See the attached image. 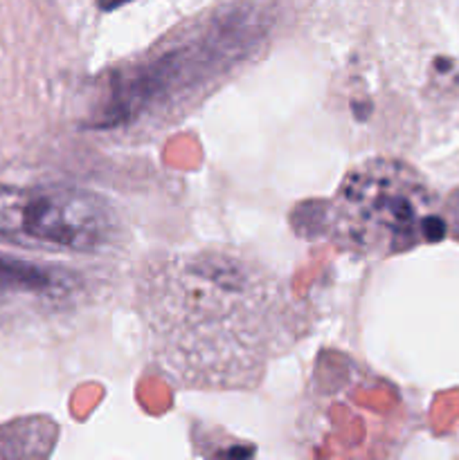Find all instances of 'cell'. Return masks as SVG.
Wrapping results in <instances>:
<instances>
[{"label":"cell","mask_w":459,"mask_h":460,"mask_svg":"<svg viewBox=\"0 0 459 460\" xmlns=\"http://www.w3.org/2000/svg\"><path fill=\"white\" fill-rule=\"evenodd\" d=\"M135 305L153 364L194 391L252 389L302 326L286 283L230 247L156 259Z\"/></svg>","instance_id":"1"},{"label":"cell","mask_w":459,"mask_h":460,"mask_svg":"<svg viewBox=\"0 0 459 460\" xmlns=\"http://www.w3.org/2000/svg\"><path fill=\"white\" fill-rule=\"evenodd\" d=\"M446 227V211L430 184L412 166L387 157L349 171L327 207L333 243L374 259L441 241Z\"/></svg>","instance_id":"2"},{"label":"cell","mask_w":459,"mask_h":460,"mask_svg":"<svg viewBox=\"0 0 459 460\" xmlns=\"http://www.w3.org/2000/svg\"><path fill=\"white\" fill-rule=\"evenodd\" d=\"M122 223L99 193L66 184L0 189V238L93 254L120 238Z\"/></svg>","instance_id":"3"},{"label":"cell","mask_w":459,"mask_h":460,"mask_svg":"<svg viewBox=\"0 0 459 460\" xmlns=\"http://www.w3.org/2000/svg\"><path fill=\"white\" fill-rule=\"evenodd\" d=\"M66 279L54 277L50 270L36 268L27 261L0 254V290L34 292V295H54Z\"/></svg>","instance_id":"4"},{"label":"cell","mask_w":459,"mask_h":460,"mask_svg":"<svg viewBox=\"0 0 459 460\" xmlns=\"http://www.w3.org/2000/svg\"><path fill=\"white\" fill-rule=\"evenodd\" d=\"M446 220H448V223L453 225L454 234H457V236H459V191L454 193L453 198H450L448 209H446Z\"/></svg>","instance_id":"5"},{"label":"cell","mask_w":459,"mask_h":460,"mask_svg":"<svg viewBox=\"0 0 459 460\" xmlns=\"http://www.w3.org/2000/svg\"><path fill=\"white\" fill-rule=\"evenodd\" d=\"M126 3H130V0H97V4L104 9V12H112V9L122 7V4Z\"/></svg>","instance_id":"6"}]
</instances>
